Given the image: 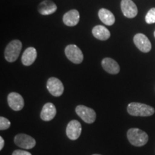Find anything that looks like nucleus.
<instances>
[{"label":"nucleus","instance_id":"4","mask_svg":"<svg viewBox=\"0 0 155 155\" xmlns=\"http://www.w3.org/2000/svg\"><path fill=\"white\" fill-rule=\"evenodd\" d=\"M77 115L87 124H93L96 121V114L91 108L83 105H78L75 108Z\"/></svg>","mask_w":155,"mask_h":155},{"label":"nucleus","instance_id":"10","mask_svg":"<svg viewBox=\"0 0 155 155\" xmlns=\"http://www.w3.org/2000/svg\"><path fill=\"white\" fill-rule=\"evenodd\" d=\"M122 13L127 18H134L138 14V9L132 0H121Z\"/></svg>","mask_w":155,"mask_h":155},{"label":"nucleus","instance_id":"8","mask_svg":"<svg viewBox=\"0 0 155 155\" xmlns=\"http://www.w3.org/2000/svg\"><path fill=\"white\" fill-rule=\"evenodd\" d=\"M82 131L81 124L77 120H72L68 124L66 135L71 140H76L80 137Z\"/></svg>","mask_w":155,"mask_h":155},{"label":"nucleus","instance_id":"2","mask_svg":"<svg viewBox=\"0 0 155 155\" xmlns=\"http://www.w3.org/2000/svg\"><path fill=\"white\" fill-rule=\"evenodd\" d=\"M127 139L133 146L142 147L147 143L149 137L145 131L137 128H131L127 131Z\"/></svg>","mask_w":155,"mask_h":155},{"label":"nucleus","instance_id":"22","mask_svg":"<svg viewBox=\"0 0 155 155\" xmlns=\"http://www.w3.org/2000/svg\"><path fill=\"white\" fill-rule=\"evenodd\" d=\"M4 145H5V141H4L2 137H0V150H2Z\"/></svg>","mask_w":155,"mask_h":155},{"label":"nucleus","instance_id":"14","mask_svg":"<svg viewBox=\"0 0 155 155\" xmlns=\"http://www.w3.org/2000/svg\"><path fill=\"white\" fill-rule=\"evenodd\" d=\"M57 10V6L51 0H45L39 4L38 11L42 15H50L55 13Z\"/></svg>","mask_w":155,"mask_h":155},{"label":"nucleus","instance_id":"1","mask_svg":"<svg viewBox=\"0 0 155 155\" xmlns=\"http://www.w3.org/2000/svg\"><path fill=\"white\" fill-rule=\"evenodd\" d=\"M127 112L134 116H150L154 114V108L141 103L132 102L127 106Z\"/></svg>","mask_w":155,"mask_h":155},{"label":"nucleus","instance_id":"16","mask_svg":"<svg viewBox=\"0 0 155 155\" xmlns=\"http://www.w3.org/2000/svg\"><path fill=\"white\" fill-rule=\"evenodd\" d=\"M37 58V50L33 47H30L25 50L22 55V63L26 66L34 63Z\"/></svg>","mask_w":155,"mask_h":155},{"label":"nucleus","instance_id":"17","mask_svg":"<svg viewBox=\"0 0 155 155\" xmlns=\"http://www.w3.org/2000/svg\"><path fill=\"white\" fill-rule=\"evenodd\" d=\"M92 34L95 38L100 40H106L111 36L110 31L102 25H96L92 30Z\"/></svg>","mask_w":155,"mask_h":155},{"label":"nucleus","instance_id":"20","mask_svg":"<svg viewBox=\"0 0 155 155\" xmlns=\"http://www.w3.org/2000/svg\"><path fill=\"white\" fill-rule=\"evenodd\" d=\"M10 121L7 118L1 116L0 117V130H7L10 127Z\"/></svg>","mask_w":155,"mask_h":155},{"label":"nucleus","instance_id":"6","mask_svg":"<svg viewBox=\"0 0 155 155\" xmlns=\"http://www.w3.org/2000/svg\"><path fill=\"white\" fill-rule=\"evenodd\" d=\"M15 144L25 150H30L36 145V141L32 137L25 134H18L14 139Z\"/></svg>","mask_w":155,"mask_h":155},{"label":"nucleus","instance_id":"12","mask_svg":"<svg viewBox=\"0 0 155 155\" xmlns=\"http://www.w3.org/2000/svg\"><path fill=\"white\" fill-rule=\"evenodd\" d=\"M101 65L104 71L110 74H118L120 71L119 65L115 60L111 58H105L102 60Z\"/></svg>","mask_w":155,"mask_h":155},{"label":"nucleus","instance_id":"3","mask_svg":"<svg viewBox=\"0 0 155 155\" xmlns=\"http://www.w3.org/2000/svg\"><path fill=\"white\" fill-rule=\"evenodd\" d=\"M22 47V42L19 40H14L9 42L5 50L6 61H8L9 63H13L16 61L20 54Z\"/></svg>","mask_w":155,"mask_h":155},{"label":"nucleus","instance_id":"9","mask_svg":"<svg viewBox=\"0 0 155 155\" xmlns=\"http://www.w3.org/2000/svg\"><path fill=\"white\" fill-rule=\"evenodd\" d=\"M134 42L137 48L143 53H149L152 49V44L150 40L142 33L135 35L134 37Z\"/></svg>","mask_w":155,"mask_h":155},{"label":"nucleus","instance_id":"5","mask_svg":"<svg viewBox=\"0 0 155 155\" xmlns=\"http://www.w3.org/2000/svg\"><path fill=\"white\" fill-rule=\"evenodd\" d=\"M65 54L70 61L75 64H80L83 61V54L75 45H69L65 49Z\"/></svg>","mask_w":155,"mask_h":155},{"label":"nucleus","instance_id":"24","mask_svg":"<svg viewBox=\"0 0 155 155\" xmlns=\"http://www.w3.org/2000/svg\"><path fill=\"white\" fill-rule=\"evenodd\" d=\"M92 155H101V154H92Z\"/></svg>","mask_w":155,"mask_h":155},{"label":"nucleus","instance_id":"13","mask_svg":"<svg viewBox=\"0 0 155 155\" xmlns=\"http://www.w3.org/2000/svg\"><path fill=\"white\" fill-rule=\"evenodd\" d=\"M57 113L55 105L52 103H47L43 106L40 113V118L45 121H51L55 118Z\"/></svg>","mask_w":155,"mask_h":155},{"label":"nucleus","instance_id":"11","mask_svg":"<svg viewBox=\"0 0 155 155\" xmlns=\"http://www.w3.org/2000/svg\"><path fill=\"white\" fill-rule=\"evenodd\" d=\"M7 102L9 107L16 111L22 110L25 106V101L22 96L16 92H12L8 95Z\"/></svg>","mask_w":155,"mask_h":155},{"label":"nucleus","instance_id":"21","mask_svg":"<svg viewBox=\"0 0 155 155\" xmlns=\"http://www.w3.org/2000/svg\"><path fill=\"white\" fill-rule=\"evenodd\" d=\"M12 155H32V154L28 152V151L18 150H15L14 152H12Z\"/></svg>","mask_w":155,"mask_h":155},{"label":"nucleus","instance_id":"23","mask_svg":"<svg viewBox=\"0 0 155 155\" xmlns=\"http://www.w3.org/2000/svg\"><path fill=\"white\" fill-rule=\"evenodd\" d=\"M154 38H155V31H154Z\"/></svg>","mask_w":155,"mask_h":155},{"label":"nucleus","instance_id":"15","mask_svg":"<svg viewBox=\"0 0 155 155\" xmlns=\"http://www.w3.org/2000/svg\"><path fill=\"white\" fill-rule=\"evenodd\" d=\"M80 19V15L76 9H71L63 15V21L67 26L73 27L78 25Z\"/></svg>","mask_w":155,"mask_h":155},{"label":"nucleus","instance_id":"7","mask_svg":"<svg viewBox=\"0 0 155 155\" xmlns=\"http://www.w3.org/2000/svg\"><path fill=\"white\" fill-rule=\"evenodd\" d=\"M47 88L52 96L59 97L63 94L64 86L61 80L57 78H50L47 81Z\"/></svg>","mask_w":155,"mask_h":155},{"label":"nucleus","instance_id":"18","mask_svg":"<svg viewBox=\"0 0 155 155\" xmlns=\"http://www.w3.org/2000/svg\"><path fill=\"white\" fill-rule=\"evenodd\" d=\"M98 17L101 21L108 26H111L115 22V17L108 9L102 8L98 11Z\"/></svg>","mask_w":155,"mask_h":155},{"label":"nucleus","instance_id":"19","mask_svg":"<svg viewBox=\"0 0 155 155\" xmlns=\"http://www.w3.org/2000/svg\"><path fill=\"white\" fill-rule=\"evenodd\" d=\"M145 20L147 24L155 23V8H152L149 10L145 17Z\"/></svg>","mask_w":155,"mask_h":155}]
</instances>
